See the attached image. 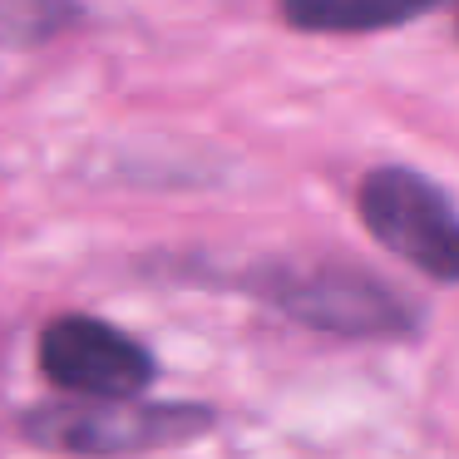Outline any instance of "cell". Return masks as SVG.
<instances>
[{
  "label": "cell",
  "mask_w": 459,
  "mask_h": 459,
  "mask_svg": "<svg viewBox=\"0 0 459 459\" xmlns=\"http://www.w3.org/2000/svg\"><path fill=\"white\" fill-rule=\"evenodd\" d=\"M208 405L183 400H139V395H80L65 405H35L21 415L30 445L60 455H143L203 439L212 429Z\"/></svg>",
  "instance_id": "6da1fadb"
},
{
  "label": "cell",
  "mask_w": 459,
  "mask_h": 459,
  "mask_svg": "<svg viewBox=\"0 0 459 459\" xmlns=\"http://www.w3.org/2000/svg\"><path fill=\"white\" fill-rule=\"evenodd\" d=\"M267 307L287 311L291 321L311 331H331V336H405L415 331V311L395 287L360 267H341V262H321V267H267L247 281Z\"/></svg>",
  "instance_id": "7a4b0ae2"
},
{
  "label": "cell",
  "mask_w": 459,
  "mask_h": 459,
  "mask_svg": "<svg viewBox=\"0 0 459 459\" xmlns=\"http://www.w3.org/2000/svg\"><path fill=\"white\" fill-rule=\"evenodd\" d=\"M356 208L385 252L405 257L435 281H459V212L425 173L370 169L360 178Z\"/></svg>",
  "instance_id": "3957f363"
},
{
  "label": "cell",
  "mask_w": 459,
  "mask_h": 459,
  "mask_svg": "<svg viewBox=\"0 0 459 459\" xmlns=\"http://www.w3.org/2000/svg\"><path fill=\"white\" fill-rule=\"evenodd\" d=\"M40 370L70 395H143L153 356L100 316H55L40 331Z\"/></svg>",
  "instance_id": "277c9868"
},
{
  "label": "cell",
  "mask_w": 459,
  "mask_h": 459,
  "mask_svg": "<svg viewBox=\"0 0 459 459\" xmlns=\"http://www.w3.org/2000/svg\"><path fill=\"white\" fill-rule=\"evenodd\" d=\"M435 0H281L291 30L307 35H366L415 21Z\"/></svg>",
  "instance_id": "5b68a950"
},
{
  "label": "cell",
  "mask_w": 459,
  "mask_h": 459,
  "mask_svg": "<svg viewBox=\"0 0 459 459\" xmlns=\"http://www.w3.org/2000/svg\"><path fill=\"white\" fill-rule=\"evenodd\" d=\"M74 0H0V50L45 45L70 30Z\"/></svg>",
  "instance_id": "8992f818"
}]
</instances>
